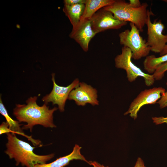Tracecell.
Returning <instances> with one entry per match:
<instances>
[{"label":"cell","instance_id":"1","mask_svg":"<svg viewBox=\"0 0 167 167\" xmlns=\"http://www.w3.org/2000/svg\"><path fill=\"white\" fill-rule=\"evenodd\" d=\"M37 99L36 96L30 97L26 101V104H16L13 109V114L18 121L27 123L23 126L22 129H29L32 132L33 127L37 125L45 127H56L53 114L58 108L49 109L45 103L40 106L36 103Z\"/></svg>","mask_w":167,"mask_h":167},{"label":"cell","instance_id":"2","mask_svg":"<svg viewBox=\"0 0 167 167\" xmlns=\"http://www.w3.org/2000/svg\"><path fill=\"white\" fill-rule=\"evenodd\" d=\"M7 142L5 153L10 159H14L17 166L20 164L26 167H34L37 164L46 163L52 159L54 154L38 155L33 152L36 148L29 143L18 138L14 133H7Z\"/></svg>","mask_w":167,"mask_h":167},{"label":"cell","instance_id":"3","mask_svg":"<svg viewBox=\"0 0 167 167\" xmlns=\"http://www.w3.org/2000/svg\"><path fill=\"white\" fill-rule=\"evenodd\" d=\"M147 3L137 7L123 0H115L111 5L103 8L112 12L118 19L134 24L140 32L143 31L148 17Z\"/></svg>","mask_w":167,"mask_h":167},{"label":"cell","instance_id":"4","mask_svg":"<svg viewBox=\"0 0 167 167\" xmlns=\"http://www.w3.org/2000/svg\"><path fill=\"white\" fill-rule=\"evenodd\" d=\"M131 29H126L118 35L120 43L127 47L132 52V58L139 60L146 57L151 51L150 48L140 35V31L133 23H130Z\"/></svg>","mask_w":167,"mask_h":167},{"label":"cell","instance_id":"5","mask_svg":"<svg viewBox=\"0 0 167 167\" xmlns=\"http://www.w3.org/2000/svg\"><path fill=\"white\" fill-rule=\"evenodd\" d=\"M132 52L129 48L123 46L121 54L117 55L114 59L115 66L117 68L125 70L128 81L132 82L138 77H141L144 79L145 85L148 87L153 85L155 79L152 75L143 72L132 62Z\"/></svg>","mask_w":167,"mask_h":167},{"label":"cell","instance_id":"6","mask_svg":"<svg viewBox=\"0 0 167 167\" xmlns=\"http://www.w3.org/2000/svg\"><path fill=\"white\" fill-rule=\"evenodd\" d=\"M152 14V11L148 10L146 23L148 34L146 43L150 47L151 51L160 54L167 45V34H163L165 27L161 20H155L153 23L151 22L150 17Z\"/></svg>","mask_w":167,"mask_h":167},{"label":"cell","instance_id":"7","mask_svg":"<svg viewBox=\"0 0 167 167\" xmlns=\"http://www.w3.org/2000/svg\"><path fill=\"white\" fill-rule=\"evenodd\" d=\"M165 89L161 87H154L141 91L131 102L124 115L129 114L132 118L136 119L138 112L143 106L155 104L165 94Z\"/></svg>","mask_w":167,"mask_h":167},{"label":"cell","instance_id":"8","mask_svg":"<svg viewBox=\"0 0 167 167\" xmlns=\"http://www.w3.org/2000/svg\"><path fill=\"white\" fill-rule=\"evenodd\" d=\"M92 28L96 34L109 29H118L126 25L127 22L118 19L111 12L103 8L89 19Z\"/></svg>","mask_w":167,"mask_h":167},{"label":"cell","instance_id":"9","mask_svg":"<svg viewBox=\"0 0 167 167\" xmlns=\"http://www.w3.org/2000/svg\"><path fill=\"white\" fill-rule=\"evenodd\" d=\"M52 80L53 82V88L51 92L44 96L42 99L44 103L51 102L53 105L56 104L61 112L64 111V107L67 99L71 91L79 85L78 79H75L70 84L66 87L60 86L56 83L55 79V74L52 75Z\"/></svg>","mask_w":167,"mask_h":167},{"label":"cell","instance_id":"10","mask_svg":"<svg viewBox=\"0 0 167 167\" xmlns=\"http://www.w3.org/2000/svg\"><path fill=\"white\" fill-rule=\"evenodd\" d=\"M97 98L96 89L86 83L81 82L71 92L68 99L74 101L79 106H84L88 103L94 106L99 105Z\"/></svg>","mask_w":167,"mask_h":167},{"label":"cell","instance_id":"11","mask_svg":"<svg viewBox=\"0 0 167 167\" xmlns=\"http://www.w3.org/2000/svg\"><path fill=\"white\" fill-rule=\"evenodd\" d=\"M96 34L92 28L89 19H86L80 21L76 26L73 28L69 36L86 52L88 50L90 42Z\"/></svg>","mask_w":167,"mask_h":167},{"label":"cell","instance_id":"12","mask_svg":"<svg viewBox=\"0 0 167 167\" xmlns=\"http://www.w3.org/2000/svg\"><path fill=\"white\" fill-rule=\"evenodd\" d=\"M81 147L76 144L72 152L66 156L57 158L55 161L48 164H37L34 167H64L68 165L74 160H79L87 162L88 161L80 152Z\"/></svg>","mask_w":167,"mask_h":167},{"label":"cell","instance_id":"13","mask_svg":"<svg viewBox=\"0 0 167 167\" xmlns=\"http://www.w3.org/2000/svg\"><path fill=\"white\" fill-rule=\"evenodd\" d=\"M0 113L5 118L6 122L8 124L9 128L11 131V133L20 135L25 137L31 142L34 146L41 144L40 140L35 139L33 138L31 136H28L26 135L23 131L22 128L20 127L21 124H19L20 122L18 121L13 120L10 117L2 103L1 96L0 98Z\"/></svg>","mask_w":167,"mask_h":167},{"label":"cell","instance_id":"14","mask_svg":"<svg viewBox=\"0 0 167 167\" xmlns=\"http://www.w3.org/2000/svg\"><path fill=\"white\" fill-rule=\"evenodd\" d=\"M115 0H86L85 4L84 11L80 21L90 19L98 10L111 5Z\"/></svg>","mask_w":167,"mask_h":167},{"label":"cell","instance_id":"15","mask_svg":"<svg viewBox=\"0 0 167 167\" xmlns=\"http://www.w3.org/2000/svg\"><path fill=\"white\" fill-rule=\"evenodd\" d=\"M85 9V4H79L71 5H64L63 11L69 19L73 28L79 23Z\"/></svg>","mask_w":167,"mask_h":167},{"label":"cell","instance_id":"16","mask_svg":"<svg viewBox=\"0 0 167 167\" xmlns=\"http://www.w3.org/2000/svg\"><path fill=\"white\" fill-rule=\"evenodd\" d=\"M167 62V54L159 57L154 55L147 56L143 62L144 69L148 74H153L156 67L160 65Z\"/></svg>","mask_w":167,"mask_h":167},{"label":"cell","instance_id":"17","mask_svg":"<svg viewBox=\"0 0 167 167\" xmlns=\"http://www.w3.org/2000/svg\"><path fill=\"white\" fill-rule=\"evenodd\" d=\"M167 71V62L159 65L152 75L155 80H160L163 78Z\"/></svg>","mask_w":167,"mask_h":167},{"label":"cell","instance_id":"18","mask_svg":"<svg viewBox=\"0 0 167 167\" xmlns=\"http://www.w3.org/2000/svg\"><path fill=\"white\" fill-rule=\"evenodd\" d=\"M167 87V82L166 83ZM160 109H162L167 107V89L165 94L157 102Z\"/></svg>","mask_w":167,"mask_h":167},{"label":"cell","instance_id":"19","mask_svg":"<svg viewBox=\"0 0 167 167\" xmlns=\"http://www.w3.org/2000/svg\"><path fill=\"white\" fill-rule=\"evenodd\" d=\"M153 122L156 125H159L163 123L167 124V116L164 117H154L152 118Z\"/></svg>","mask_w":167,"mask_h":167},{"label":"cell","instance_id":"20","mask_svg":"<svg viewBox=\"0 0 167 167\" xmlns=\"http://www.w3.org/2000/svg\"><path fill=\"white\" fill-rule=\"evenodd\" d=\"M11 133V131L9 129V126L6 122H3L0 125V134H7Z\"/></svg>","mask_w":167,"mask_h":167},{"label":"cell","instance_id":"21","mask_svg":"<svg viewBox=\"0 0 167 167\" xmlns=\"http://www.w3.org/2000/svg\"><path fill=\"white\" fill-rule=\"evenodd\" d=\"M86 0H64V5H71L79 4H85Z\"/></svg>","mask_w":167,"mask_h":167},{"label":"cell","instance_id":"22","mask_svg":"<svg viewBox=\"0 0 167 167\" xmlns=\"http://www.w3.org/2000/svg\"><path fill=\"white\" fill-rule=\"evenodd\" d=\"M134 167H146L143 161L140 157H138Z\"/></svg>","mask_w":167,"mask_h":167},{"label":"cell","instance_id":"23","mask_svg":"<svg viewBox=\"0 0 167 167\" xmlns=\"http://www.w3.org/2000/svg\"><path fill=\"white\" fill-rule=\"evenodd\" d=\"M129 3L133 6L137 7L140 6L142 5L139 0H130Z\"/></svg>","mask_w":167,"mask_h":167},{"label":"cell","instance_id":"24","mask_svg":"<svg viewBox=\"0 0 167 167\" xmlns=\"http://www.w3.org/2000/svg\"><path fill=\"white\" fill-rule=\"evenodd\" d=\"M88 164L93 166V167H109L108 166H105L103 165H101L96 161H89Z\"/></svg>","mask_w":167,"mask_h":167},{"label":"cell","instance_id":"25","mask_svg":"<svg viewBox=\"0 0 167 167\" xmlns=\"http://www.w3.org/2000/svg\"><path fill=\"white\" fill-rule=\"evenodd\" d=\"M167 54V44L165 45L163 51L160 54V56L163 55Z\"/></svg>","mask_w":167,"mask_h":167}]
</instances>
